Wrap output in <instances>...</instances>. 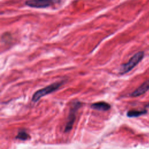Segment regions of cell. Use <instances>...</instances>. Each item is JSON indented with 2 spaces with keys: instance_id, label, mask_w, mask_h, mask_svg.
<instances>
[{
  "instance_id": "obj_1",
  "label": "cell",
  "mask_w": 149,
  "mask_h": 149,
  "mask_svg": "<svg viewBox=\"0 0 149 149\" xmlns=\"http://www.w3.org/2000/svg\"><path fill=\"white\" fill-rule=\"evenodd\" d=\"M144 56V52L143 51H139L136 53L126 63L122 64L119 70V73L120 74H124L130 70H132L136 66H137L139 62L143 59Z\"/></svg>"
},
{
  "instance_id": "obj_2",
  "label": "cell",
  "mask_w": 149,
  "mask_h": 149,
  "mask_svg": "<svg viewBox=\"0 0 149 149\" xmlns=\"http://www.w3.org/2000/svg\"><path fill=\"white\" fill-rule=\"evenodd\" d=\"M63 83V81L55 82L45 87L44 88L37 90L34 93L32 97V101L34 102L38 101L41 97L58 90Z\"/></svg>"
},
{
  "instance_id": "obj_3",
  "label": "cell",
  "mask_w": 149,
  "mask_h": 149,
  "mask_svg": "<svg viewBox=\"0 0 149 149\" xmlns=\"http://www.w3.org/2000/svg\"><path fill=\"white\" fill-rule=\"evenodd\" d=\"M81 105H82V103L78 101H74L72 103L70 108V111H69V113L67 119V122L66 123L65 132H68L70 131V130L72 129V127L76 118V115L77 111L81 107Z\"/></svg>"
},
{
  "instance_id": "obj_4",
  "label": "cell",
  "mask_w": 149,
  "mask_h": 149,
  "mask_svg": "<svg viewBox=\"0 0 149 149\" xmlns=\"http://www.w3.org/2000/svg\"><path fill=\"white\" fill-rule=\"evenodd\" d=\"M61 0H27L26 5L34 8H45L59 3Z\"/></svg>"
},
{
  "instance_id": "obj_5",
  "label": "cell",
  "mask_w": 149,
  "mask_h": 149,
  "mask_svg": "<svg viewBox=\"0 0 149 149\" xmlns=\"http://www.w3.org/2000/svg\"><path fill=\"white\" fill-rule=\"evenodd\" d=\"M148 90H149V79L143 82L138 88H137L133 92L131 93L130 95L133 97H139L145 94Z\"/></svg>"
},
{
  "instance_id": "obj_6",
  "label": "cell",
  "mask_w": 149,
  "mask_h": 149,
  "mask_svg": "<svg viewBox=\"0 0 149 149\" xmlns=\"http://www.w3.org/2000/svg\"><path fill=\"white\" fill-rule=\"evenodd\" d=\"M91 107L93 109H97L98 111H106L109 110L111 108V105L106 102L100 101V102H97L91 104Z\"/></svg>"
},
{
  "instance_id": "obj_7",
  "label": "cell",
  "mask_w": 149,
  "mask_h": 149,
  "mask_svg": "<svg viewBox=\"0 0 149 149\" xmlns=\"http://www.w3.org/2000/svg\"><path fill=\"white\" fill-rule=\"evenodd\" d=\"M147 113L146 109L143 110H130L127 112V116L129 118H134L139 117L141 115H144Z\"/></svg>"
},
{
  "instance_id": "obj_8",
  "label": "cell",
  "mask_w": 149,
  "mask_h": 149,
  "mask_svg": "<svg viewBox=\"0 0 149 149\" xmlns=\"http://www.w3.org/2000/svg\"><path fill=\"white\" fill-rule=\"evenodd\" d=\"M29 137H30L29 134L26 132H25L24 130L20 131L17 133V134L16 137V139H17L20 140H26L28 139H29Z\"/></svg>"
},
{
  "instance_id": "obj_9",
  "label": "cell",
  "mask_w": 149,
  "mask_h": 149,
  "mask_svg": "<svg viewBox=\"0 0 149 149\" xmlns=\"http://www.w3.org/2000/svg\"><path fill=\"white\" fill-rule=\"evenodd\" d=\"M146 107H148V108H149V103H148V104H147V105H146Z\"/></svg>"
}]
</instances>
